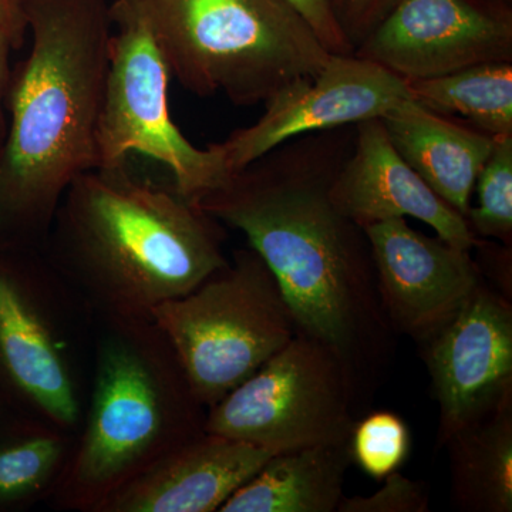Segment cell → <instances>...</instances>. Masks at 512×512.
Returning <instances> with one entry per match:
<instances>
[{
  "mask_svg": "<svg viewBox=\"0 0 512 512\" xmlns=\"http://www.w3.org/2000/svg\"><path fill=\"white\" fill-rule=\"evenodd\" d=\"M352 464L349 441L269 457L221 512H336Z\"/></svg>",
  "mask_w": 512,
  "mask_h": 512,
  "instance_id": "16",
  "label": "cell"
},
{
  "mask_svg": "<svg viewBox=\"0 0 512 512\" xmlns=\"http://www.w3.org/2000/svg\"><path fill=\"white\" fill-rule=\"evenodd\" d=\"M503 2L512 3V0H503Z\"/></svg>",
  "mask_w": 512,
  "mask_h": 512,
  "instance_id": "28",
  "label": "cell"
},
{
  "mask_svg": "<svg viewBox=\"0 0 512 512\" xmlns=\"http://www.w3.org/2000/svg\"><path fill=\"white\" fill-rule=\"evenodd\" d=\"M402 0H333L340 29L356 49Z\"/></svg>",
  "mask_w": 512,
  "mask_h": 512,
  "instance_id": "24",
  "label": "cell"
},
{
  "mask_svg": "<svg viewBox=\"0 0 512 512\" xmlns=\"http://www.w3.org/2000/svg\"><path fill=\"white\" fill-rule=\"evenodd\" d=\"M394 332L421 343L456 315L484 279L473 251L427 237L406 218L363 227Z\"/></svg>",
  "mask_w": 512,
  "mask_h": 512,
  "instance_id": "11",
  "label": "cell"
},
{
  "mask_svg": "<svg viewBox=\"0 0 512 512\" xmlns=\"http://www.w3.org/2000/svg\"><path fill=\"white\" fill-rule=\"evenodd\" d=\"M309 26L332 55H353L352 43L340 29L333 0H286Z\"/></svg>",
  "mask_w": 512,
  "mask_h": 512,
  "instance_id": "25",
  "label": "cell"
},
{
  "mask_svg": "<svg viewBox=\"0 0 512 512\" xmlns=\"http://www.w3.org/2000/svg\"><path fill=\"white\" fill-rule=\"evenodd\" d=\"M170 76L194 93L235 106L265 103L330 55L286 0H141Z\"/></svg>",
  "mask_w": 512,
  "mask_h": 512,
  "instance_id": "4",
  "label": "cell"
},
{
  "mask_svg": "<svg viewBox=\"0 0 512 512\" xmlns=\"http://www.w3.org/2000/svg\"><path fill=\"white\" fill-rule=\"evenodd\" d=\"M477 205L466 221L480 239L512 245V136L494 138L490 156L476 181Z\"/></svg>",
  "mask_w": 512,
  "mask_h": 512,
  "instance_id": "20",
  "label": "cell"
},
{
  "mask_svg": "<svg viewBox=\"0 0 512 512\" xmlns=\"http://www.w3.org/2000/svg\"><path fill=\"white\" fill-rule=\"evenodd\" d=\"M458 510L512 511V390L447 440Z\"/></svg>",
  "mask_w": 512,
  "mask_h": 512,
  "instance_id": "18",
  "label": "cell"
},
{
  "mask_svg": "<svg viewBox=\"0 0 512 512\" xmlns=\"http://www.w3.org/2000/svg\"><path fill=\"white\" fill-rule=\"evenodd\" d=\"M0 29L8 35L13 49L23 45L29 32L26 0H0Z\"/></svg>",
  "mask_w": 512,
  "mask_h": 512,
  "instance_id": "26",
  "label": "cell"
},
{
  "mask_svg": "<svg viewBox=\"0 0 512 512\" xmlns=\"http://www.w3.org/2000/svg\"><path fill=\"white\" fill-rule=\"evenodd\" d=\"M60 453L59 441L49 437L0 450V498H18L36 490L52 473Z\"/></svg>",
  "mask_w": 512,
  "mask_h": 512,
  "instance_id": "22",
  "label": "cell"
},
{
  "mask_svg": "<svg viewBox=\"0 0 512 512\" xmlns=\"http://www.w3.org/2000/svg\"><path fill=\"white\" fill-rule=\"evenodd\" d=\"M409 99V84L379 64L330 55L319 74L286 84L265 101L261 119L217 146L235 173L293 137L380 119Z\"/></svg>",
  "mask_w": 512,
  "mask_h": 512,
  "instance_id": "9",
  "label": "cell"
},
{
  "mask_svg": "<svg viewBox=\"0 0 512 512\" xmlns=\"http://www.w3.org/2000/svg\"><path fill=\"white\" fill-rule=\"evenodd\" d=\"M0 356L13 382L50 417L77 419V400L56 346L18 286L0 275Z\"/></svg>",
  "mask_w": 512,
  "mask_h": 512,
  "instance_id": "17",
  "label": "cell"
},
{
  "mask_svg": "<svg viewBox=\"0 0 512 512\" xmlns=\"http://www.w3.org/2000/svg\"><path fill=\"white\" fill-rule=\"evenodd\" d=\"M13 49L8 35L0 29V101L9 83V52Z\"/></svg>",
  "mask_w": 512,
  "mask_h": 512,
  "instance_id": "27",
  "label": "cell"
},
{
  "mask_svg": "<svg viewBox=\"0 0 512 512\" xmlns=\"http://www.w3.org/2000/svg\"><path fill=\"white\" fill-rule=\"evenodd\" d=\"M512 3L402 0L353 55L404 82L485 63H512Z\"/></svg>",
  "mask_w": 512,
  "mask_h": 512,
  "instance_id": "8",
  "label": "cell"
},
{
  "mask_svg": "<svg viewBox=\"0 0 512 512\" xmlns=\"http://www.w3.org/2000/svg\"><path fill=\"white\" fill-rule=\"evenodd\" d=\"M110 69L97 126V167L126 163L131 154L165 165L174 190L194 204L231 171L217 143L192 146L168 110V72L141 0L111 2Z\"/></svg>",
  "mask_w": 512,
  "mask_h": 512,
  "instance_id": "6",
  "label": "cell"
},
{
  "mask_svg": "<svg viewBox=\"0 0 512 512\" xmlns=\"http://www.w3.org/2000/svg\"><path fill=\"white\" fill-rule=\"evenodd\" d=\"M383 487L372 495L343 497L336 512H429L427 485L410 480L399 471L383 478Z\"/></svg>",
  "mask_w": 512,
  "mask_h": 512,
  "instance_id": "23",
  "label": "cell"
},
{
  "mask_svg": "<svg viewBox=\"0 0 512 512\" xmlns=\"http://www.w3.org/2000/svg\"><path fill=\"white\" fill-rule=\"evenodd\" d=\"M272 454L205 433L174 451L120 495L116 510L212 512L264 467Z\"/></svg>",
  "mask_w": 512,
  "mask_h": 512,
  "instance_id": "14",
  "label": "cell"
},
{
  "mask_svg": "<svg viewBox=\"0 0 512 512\" xmlns=\"http://www.w3.org/2000/svg\"><path fill=\"white\" fill-rule=\"evenodd\" d=\"M439 404L437 443L477 419L512 390V305L478 284L456 315L420 343Z\"/></svg>",
  "mask_w": 512,
  "mask_h": 512,
  "instance_id": "10",
  "label": "cell"
},
{
  "mask_svg": "<svg viewBox=\"0 0 512 512\" xmlns=\"http://www.w3.org/2000/svg\"><path fill=\"white\" fill-rule=\"evenodd\" d=\"M412 99L485 136H512V63H485L409 82Z\"/></svg>",
  "mask_w": 512,
  "mask_h": 512,
  "instance_id": "19",
  "label": "cell"
},
{
  "mask_svg": "<svg viewBox=\"0 0 512 512\" xmlns=\"http://www.w3.org/2000/svg\"><path fill=\"white\" fill-rule=\"evenodd\" d=\"M62 232L80 264L148 311L228 264L214 218L126 163L83 173L64 192Z\"/></svg>",
  "mask_w": 512,
  "mask_h": 512,
  "instance_id": "3",
  "label": "cell"
},
{
  "mask_svg": "<svg viewBox=\"0 0 512 512\" xmlns=\"http://www.w3.org/2000/svg\"><path fill=\"white\" fill-rule=\"evenodd\" d=\"M150 313L173 345L192 396L210 407L298 333L274 274L252 248Z\"/></svg>",
  "mask_w": 512,
  "mask_h": 512,
  "instance_id": "5",
  "label": "cell"
},
{
  "mask_svg": "<svg viewBox=\"0 0 512 512\" xmlns=\"http://www.w3.org/2000/svg\"><path fill=\"white\" fill-rule=\"evenodd\" d=\"M410 448L412 434L399 414L377 410L353 424L349 439L352 463L377 481L399 471L409 457Z\"/></svg>",
  "mask_w": 512,
  "mask_h": 512,
  "instance_id": "21",
  "label": "cell"
},
{
  "mask_svg": "<svg viewBox=\"0 0 512 512\" xmlns=\"http://www.w3.org/2000/svg\"><path fill=\"white\" fill-rule=\"evenodd\" d=\"M343 215L360 227L393 218H416L448 244L473 251L478 239L466 218L441 200L394 150L382 120L356 124L352 151L330 188Z\"/></svg>",
  "mask_w": 512,
  "mask_h": 512,
  "instance_id": "12",
  "label": "cell"
},
{
  "mask_svg": "<svg viewBox=\"0 0 512 512\" xmlns=\"http://www.w3.org/2000/svg\"><path fill=\"white\" fill-rule=\"evenodd\" d=\"M111 2L26 0L30 50L10 89V126L0 148V210L49 221L70 184L97 167Z\"/></svg>",
  "mask_w": 512,
  "mask_h": 512,
  "instance_id": "2",
  "label": "cell"
},
{
  "mask_svg": "<svg viewBox=\"0 0 512 512\" xmlns=\"http://www.w3.org/2000/svg\"><path fill=\"white\" fill-rule=\"evenodd\" d=\"M360 407L338 357L318 340L296 333L211 407L204 431L275 456L349 441Z\"/></svg>",
  "mask_w": 512,
  "mask_h": 512,
  "instance_id": "7",
  "label": "cell"
},
{
  "mask_svg": "<svg viewBox=\"0 0 512 512\" xmlns=\"http://www.w3.org/2000/svg\"><path fill=\"white\" fill-rule=\"evenodd\" d=\"M160 429V396L146 363L126 346L107 348L77 476L89 484L119 476L146 453Z\"/></svg>",
  "mask_w": 512,
  "mask_h": 512,
  "instance_id": "13",
  "label": "cell"
},
{
  "mask_svg": "<svg viewBox=\"0 0 512 512\" xmlns=\"http://www.w3.org/2000/svg\"><path fill=\"white\" fill-rule=\"evenodd\" d=\"M355 136L350 124L293 137L194 205L244 232L274 274L298 333L338 357L366 404L392 363L396 332L365 229L330 198Z\"/></svg>",
  "mask_w": 512,
  "mask_h": 512,
  "instance_id": "1",
  "label": "cell"
},
{
  "mask_svg": "<svg viewBox=\"0 0 512 512\" xmlns=\"http://www.w3.org/2000/svg\"><path fill=\"white\" fill-rule=\"evenodd\" d=\"M380 120L404 163L466 218L494 138L439 116L413 99L387 111Z\"/></svg>",
  "mask_w": 512,
  "mask_h": 512,
  "instance_id": "15",
  "label": "cell"
}]
</instances>
